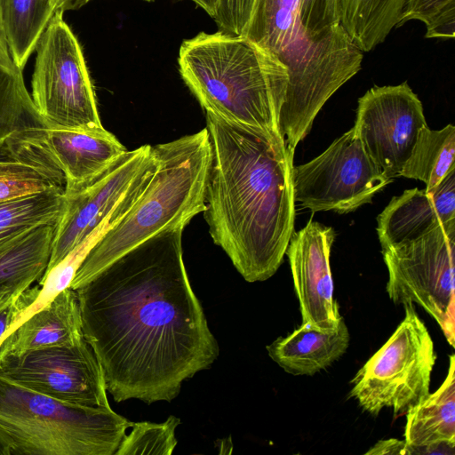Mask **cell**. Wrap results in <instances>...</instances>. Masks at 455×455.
<instances>
[{"mask_svg":"<svg viewBox=\"0 0 455 455\" xmlns=\"http://www.w3.org/2000/svg\"><path fill=\"white\" fill-rule=\"evenodd\" d=\"M0 68L7 71H15L19 69L12 59L6 40L4 0H0Z\"/></svg>","mask_w":455,"mask_h":455,"instance_id":"obj_33","label":"cell"},{"mask_svg":"<svg viewBox=\"0 0 455 455\" xmlns=\"http://www.w3.org/2000/svg\"><path fill=\"white\" fill-rule=\"evenodd\" d=\"M58 221L37 226L0 246V287L27 290L41 279Z\"/></svg>","mask_w":455,"mask_h":455,"instance_id":"obj_20","label":"cell"},{"mask_svg":"<svg viewBox=\"0 0 455 455\" xmlns=\"http://www.w3.org/2000/svg\"><path fill=\"white\" fill-rule=\"evenodd\" d=\"M40 124L46 125L26 89L22 71L0 68V154L18 132Z\"/></svg>","mask_w":455,"mask_h":455,"instance_id":"obj_26","label":"cell"},{"mask_svg":"<svg viewBox=\"0 0 455 455\" xmlns=\"http://www.w3.org/2000/svg\"><path fill=\"white\" fill-rule=\"evenodd\" d=\"M392 181L367 155L353 128L313 160L292 167L294 200L313 212H354Z\"/></svg>","mask_w":455,"mask_h":455,"instance_id":"obj_11","label":"cell"},{"mask_svg":"<svg viewBox=\"0 0 455 455\" xmlns=\"http://www.w3.org/2000/svg\"><path fill=\"white\" fill-rule=\"evenodd\" d=\"M0 455H5L4 451L1 444H0Z\"/></svg>","mask_w":455,"mask_h":455,"instance_id":"obj_36","label":"cell"},{"mask_svg":"<svg viewBox=\"0 0 455 455\" xmlns=\"http://www.w3.org/2000/svg\"><path fill=\"white\" fill-rule=\"evenodd\" d=\"M156 166L153 146L143 145L124 152L79 188L64 192L66 206L57 223L45 271L117 221L143 192Z\"/></svg>","mask_w":455,"mask_h":455,"instance_id":"obj_8","label":"cell"},{"mask_svg":"<svg viewBox=\"0 0 455 455\" xmlns=\"http://www.w3.org/2000/svg\"><path fill=\"white\" fill-rule=\"evenodd\" d=\"M35 52L30 97L46 125L103 129L82 47L63 14L53 15Z\"/></svg>","mask_w":455,"mask_h":455,"instance_id":"obj_7","label":"cell"},{"mask_svg":"<svg viewBox=\"0 0 455 455\" xmlns=\"http://www.w3.org/2000/svg\"><path fill=\"white\" fill-rule=\"evenodd\" d=\"M65 206L63 190H49L0 203V246L37 226L60 220Z\"/></svg>","mask_w":455,"mask_h":455,"instance_id":"obj_25","label":"cell"},{"mask_svg":"<svg viewBox=\"0 0 455 455\" xmlns=\"http://www.w3.org/2000/svg\"><path fill=\"white\" fill-rule=\"evenodd\" d=\"M299 17L307 36L322 41L342 31L340 0H299Z\"/></svg>","mask_w":455,"mask_h":455,"instance_id":"obj_29","label":"cell"},{"mask_svg":"<svg viewBox=\"0 0 455 455\" xmlns=\"http://www.w3.org/2000/svg\"><path fill=\"white\" fill-rule=\"evenodd\" d=\"M205 114L209 233L247 282L265 281L281 266L294 231V152L281 133Z\"/></svg>","mask_w":455,"mask_h":455,"instance_id":"obj_2","label":"cell"},{"mask_svg":"<svg viewBox=\"0 0 455 455\" xmlns=\"http://www.w3.org/2000/svg\"><path fill=\"white\" fill-rule=\"evenodd\" d=\"M146 2H154L155 0H144ZM196 5L203 9L212 19L216 14L217 0H190Z\"/></svg>","mask_w":455,"mask_h":455,"instance_id":"obj_35","label":"cell"},{"mask_svg":"<svg viewBox=\"0 0 455 455\" xmlns=\"http://www.w3.org/2000/svg\"><path fill=\"white\" fill-rule=\"evenodd\" d=\"M92 0H53L55 13L64 14L68 11L78 10Z\"/></svg>","mask_w":455,"mask_h":455,"instance_id":"obj_34","label":"cell"},{"mask_svg":"<svg viewBox=\"0 0 455 455\" xmlns=\"http://www.w3.org/2000/svg\"><path fill=\"white\" fill-rule=\"evenodd\" d=\"M0 373L65 403L110 407L100 365L84 339L8 355L0 360Z\"/></svg>","mask_w":455,"mask_h":455,"instance_id":"obj_12","label":"cell"},{"mask_svg":"<svg viewBox=\"0 0 455 455\" xmlns=\"http://www.w3.org/2000/svg\"><path fill=\"white\" fill-rule=\"evenodd\" d=\"M455 127L449 124L441 130L423 126L400 176L419 180L427 190L435 188L455 168Z\"/></svg>","mask_w":455,"mask_h":455,"instance_id":"obj_24","label":"cell"},{"mask_svg":"<svg viewBox=\"0 0 455 455\" xmlns=\"http://www.w3.org/2000/svg\"><path fill=\"white\" fill-rule=\"evenodd\" d=\"M387 291L395 304L419 305L455 341V220L418 239L382 250Z\"/></svg>","mask_w":455,"mask_h":455,"instance_id":"obj_10","label":"cell"},{"mask_svg":"<svg viewBox=\"0 0 455 455\" xmlns=\"http://www.w3.org/2000/svg\"><path fill=\"white\" fill-rule=\"evenodd\" d=\"M403 435L411 454H425L434 445H455L454 355L450 356L448 374L440 387L406 411Z\"/></svg>","mask_w":455,"mask_h":455,"instance_id":"obj_19","label":"cell"},{"mask_svg":"<svg viewBox=\"0 0 455 455\" xmlns=\"http://www.w3.org/2000/svg\"><path fill=\"white\" fill-rule=\"evenodd\" d=\"M335 239L331 227L312 218L299 231H293L285 254L299 299L302 323L327 329L342 317L333 299L330 254Z\"/></svg>","mask_w":455,"mask_h":455,"instance_id":"obj_14","label":"cell"},{"mask_svg":"<svg viewBox=\"0 0 455 455\" xmlns=\"http://www.w3.org/2000/svg\"><path fill=\"white\" fill-rule=\"evenodd\" d=\"M3 287V286H2Z\"/></svg>","mask_w":455,"mask_h":455,"instance_id":"obj_37","label":"cell"},{"mask_svg":"<svg viewBox=\"0 0 455 455\" xmlns=\"http://www.w3.org/2000/svg\"><path fill=\"white\" fill-rule=\"evenodd\" d=\"M180 419L171 415L162 423L132 422L115 455H171L177 445L175 430Z\"/></svg>","mask_w":455,"mask_h":455,"instance_id":"obj_27","label":"cell"},{"mask_svg":"<svg viewBox=\"0 0 455 455\" xmlns=\"http://www.w3.org/2000/svg\"><path fill=\"white\" fill-rule=\"evenodd\" d=\"M404 307L402 323L351 380L349 396L372 415L384 408L406 413L429 394L434 343L412 304Z\"/></svg>","mask_w":455,"mask_h":455,"instance_id":"obj_9","label":"cell"},{"mask_svg":"<svg viewBox=\"0 0 455 455\" xmlns=\"http://www.w3.org/2000/svg\"><path fill=\"white\" fill-rule=\"evenodd\" d=\"M410 20L426 27V38H453L455 0H404L396 28Z\"/></svg>","mask_w":455,"mask_h":455,"instance_id":"obj_28","label":"cell"},{"mask_svg":"<svg viewBox=\"0 0 455 455\" xmlns=\"http://www.w3.org/2000/svg\"><path fill=\"white\" fill-rule=\"evenodd\" d=\"M153 148V176L130 209L99 235L76 273L73 290L133 247L164 230L186 227L204 211L212 160L206 127Z\"/></svg>","mask_w":455,"mask_h":455,"instance_id":"obj_5","label":"cell"},{"mask_svg":"<svg viewBox=\"0 0 455 455\" xmlns=\"http://www.w3.org/2000/svg\"><path fill=\"white\" fill-rule=\"evenodd\" d=\"M404 0H340V24L352 42L369 52L396 28Z\"/></svg>","mask_w":455,"mask_h":455,"instance_id":"obj_22","label":"cell"},{"mask_svg":"<svg viewBox=\"0 0 455 455\" xmlns=\"http://www.w3.org/2000/svg\"><path fill=\"white\" fill-rule=\"evenodd\" d=\"M49 190H65L64 176L53 163L11 147L0 154V203Z\"/></svg>","mask_w":455,"mask_h":455,"instance_id":"obj_21","label":"cell"},{"mask_svg":"<svg viewBox=\"0 0 455 455\" xmlns=\"http://www.w3.org/2000/svg\"><path fill=\"white\" fill-rule=\"evenodd\" d=\"M181 78L205 111L237 124L281 133L288 87L286 67L245 36L219 30L185 39Z\"/></svg>","mask_w":455,"mask_h":455,"instance_id":"obj_3","label":"cell"},{"mask_svg":"<svg viewBox=\"0 0 455 455\" xmlns=\"http://www.w3.org/2000/svg\"><path fill=\"white\" fill-rule=\"evenodd\" d=\"M38 285L20 290L0 287V341L6 335L19 315L35 300Z\"/></svg>","mask_w":455,"mask_h":455,"instance_id":"obj_31","label":"cell"},{"mask_svg":"<svg viewBox=\"0 0 455 455\" xmlns=\"http://www.w3.org/2000/svg\"><path fill=\"white\" fill-rule=\"evenodd\" d=\"M41 142L64 176L65 193L94 179L127 151L105 128L75 130L44 126Z\"/></svg>","mask_w":455,"mask_h":455,"instance_id":"obj_16","label":"cell"},{"mask_svg":"<svg viewBox=\"0 0 455 455\" xmlns=\"http://www.w3.org/2000/svg\"><path fill=\"white\" fill-rule=\"evenodd\" d=\"M348 345V329L341 317L335 327L327 329L302 323L287 337L273 341L267 350L286 372L313 375L338 360Z\"/></svg>","mask_w":455,"mask_h":455,"instance_id":"obj_18","label":"cell"},{"mask_svg":"<svg viewBox=\"0 0 455 455\" xmlns=\"http://www.w3.org/2000/svg\"><path fill=\"white\" fill-rule=\"evenodd\" d=\"M54 14L53 0H4L8 48L20 70L35 52Z\"/></svg>","mask_w":455,"mask_h":455,"instance_id":"obj_23","label":"cell"},{"mask_svg":"<svg viewBox=\"0 0 455 455\" xmlns=\"http://www.w3.org/2000/svg\"><path fill=\"white\" fill-rule=\"evenodd\" d=\"M455 220V168L432 190L414 188L394 196L377 217L381 249L412 241Z\"/></svg>","mask_w":455,"mask_h":455,"instance_id":"obj_15","label":"cell"},{"mask_svg":"<svg viewBox=\"0 0 455 455\" xmlns=\"http://www.w3.org/2000/svg\"><path fill=\"white\" fill-rule=\"evenodd\" d=\"M423 106L407 82L374 86L358 99L353 127L367 155L389 179L400 177L420 129Z\"/></svg>","mask_w":455,"mask_h":455,"instance_id":"obj_13","label":"cell"},{"mask_svg":"<svg viewBox=\"0 0 455 455\" xmlns=\"http://www.w3.org/2000/svg\"><path fill=\"white\" fill-rule=\"evenodd\" d=\"M184 228L148 238L75 290L84 338L115 402H171L219 355L185 268Z\"/></svg>","mask_w":455,"mask_h":455,"instance_id":"obj_1","label":"cell"},{"mask_svg":"<svg viewBox=\"0 0 455 455\" xmlns=\"http://www.w3.org/2000/svg\"><path fill=\"white\" fill-rule=\"evenodd\" d=\"M365 454L370 455H385V454H397L407 455L411 454V448L404 441L397 439H387L378 442L371 447Z\"/></svg>","mask_w":455,"mask_h":455,"instance_id":"obj_32","label":"cell"},{"mask_svg":"<svg viewBox=\"0 0 455 455\" xmlns=\"http://www.w3.org/2000/svg\"><path fill=\"white\" fill-rule=\"evenodd\" d=\"M132 422L111 407L65 403L0 373L5 455H115Z\"/></svg>","mask_w":455,"mask_h":455,"instance_id":"obj_6","label":"cell"},{"mask_svg":"<svg viewBox=\"0 0 455 455\" xmlns=\"http://www.w3.org/2000/svg\"><path fill=\"white\" fill-rule=\"evenodd\" d=\"M84 339L76 291L69 287L0 342V360L33 349L75 345Z\"/></svg>","mask_w":455,"mask_h":455,"instance_id":"obj_17","label":"cell"},{"mask_svg":"<svg viewBox=\"0 0 455 455\" xmlns=\"http://www.w3.org/2000/svg\"><path fill=\"white\" fill-rule=\"evenodd\" d=\"M258 0H217L213 18L220 30L237 36H245Z\"/></svg>","mask_w":455,"mask_h":455,"instance_id":"obj_30","label":"cell"},{"mask_svg":"<svg viewBox=\"0 0 455 455\" xmlns=\"http://www.w3.org/2000/svg\"><path fill=\"white\" fill-rule=\"evenodd\" d=\"M287 68L288 87L280 132L294 152L326 101L362 68L363 52L346 30L322 41L301 24L299 0H258L245 34Z\"/></svg>","mask_w":455,"mask_h":455,"instance_id":"obj_4","label":"cell"}]
</instances>
